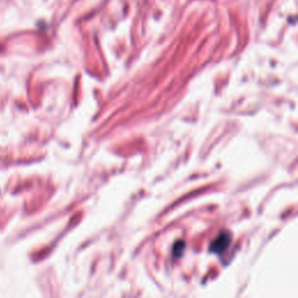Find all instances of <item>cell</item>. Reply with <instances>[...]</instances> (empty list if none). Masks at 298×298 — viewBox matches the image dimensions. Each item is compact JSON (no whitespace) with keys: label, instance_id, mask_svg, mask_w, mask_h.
I'll return each instance as SVG.
<instances>
[{"label":"cell","instance_id":"cell-1","mask_svg":"<svg viewBox=\"0 0 298 298\" xmlns=\"http://www.w3.org/2000/svg\"><path fill=\"white\" fill-rule=\"evenodd\" d=\"M231 242V236L229 233H222L219 236L217 239L213 241V244L211 246V251L214 253H221L222 251L229 247Z\"/></svg>","mask_w":298,"mask_h":298}]
</instances>
